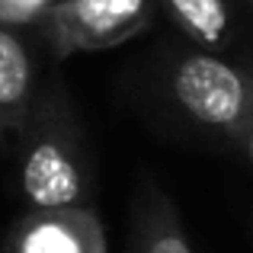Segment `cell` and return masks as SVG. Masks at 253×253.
Listing matches in <instances>:
<instances>
[{
    "label": "cell",
    "mask_w": 253,
    "mask_h": 253,
    "mask_svg": "<svg viewBox=\"0 0 253 253\" xmlns=\"http://www.w3.org/2000/svg\"><path fill=\"white\" fill-rule=\"evenodd\" d=\"M157 0H55L42 26L58 58L109 51L151 29Z\"/></svg>",
    "instance_id": "3"
},
{
    "label": "cell",
    "mask_w": 253,
    "mask_h": 253,
    "mask_svg": "<svg viewBox=\"0 0 253 253\" xmlns=\"http://www.w3.org/2000/svg\"><path fill=\"white\" fill-rule=\"evenodd\" d=\"M241 144H244V151H247V161L253 164V119H250L247 131H244V135H241Z\"/></svg>",
    "instance_id": "9"
},
{
    "label": "cell",
    "mask_w": 253,
    "mask_h": 253,
    "mask_svg": "<svg viewBox=\"0 0 253 253\" xmlns=\"http://www.w3.org/2000/svg\"><path fill=\"white\" fill-rule=\"evenodd\" d=\"M6 253H106V234L90 205L32 209L13 224Z\"/></svg>",
    "instance_id": "4"
},
{
    "label": "cell",
    "mask_w": 253,
    "mask_h": 253,
    "mask_svg": "<svg viewBox=\"0 0 253 253\" xmlns=\"http://www.w3.org/2000/svg\"><path fill=\"white\" fill-rule=\"evenodd\" d=\"M16 183L32 209H86L93 196L90 151L61 93L36 96L19 128Z\"/></svg>",
    "instance_id": "1"
},
{
    "label": "cell",
    "mask_w": 253,
    "mask_h": 253,
    "mask_svg": "<svg viewBox=\"0 0 253 253\" xmlns=\"http://www.w3.org/2000/svg\"><path fill=\"white\" fill-rule=\"evenodd\" d=\"M55 0H0V23L3 26H36L45 19Z\"/></svg>",
    "instance_id": "8"
},
{
    "label": "cell",
    "mask_w": 253,
    "mask_h": 253,
    "mask_svg": "<svg viewBox=\"0 0 253 253\" xmlns=\"http://www.w3.org/2000/svg\"><path fill=\"white\" fill-rule=\"evenodd\" d=\"M170 96L192 122L237 141L253 119V74L205 48L173 64Z\"/></svg>",
    "instance_id": "2"
},
{
    "label": "cell",
    "mask_w": 253,
    "mask_h": 253,
    "mask_svg": "<svg viewBox=\"0 0 253 253\" xmlns=\"http://www.w3.org/2000/svg\"><path fill=\"white\" fill-rule=\"evenodd\" d=\"M164 13L205 51L228 48L234 36V16L228 0H157Z\"/></svg>",
    "instance_id": "6"
},
{
    "label": "cell",
    "mask_w": 253,
    "mask_h": 253,
    "mask_svg": "<svg viewBox=\"0 0 253 253\" xmlns=\"http://www.w3.org/2000/svg\"><path fill=\"white\" fill-rule=\"evenodd\" d=\"M36 103V61L16 26L0 23V138L19 135Z\"/></svg>",
    "instance_id": "5"
},
{
    "label": "cell",
    "mask_w": 253,
    "mask_h": 253,
    "mask_svg": "<svg viewBox=\"0 0 253 253\" xmlns=\"http://www.w3.org/2000/svg\"><path fill=\"white\" fill-rule=\"evenodd\" d=\"M135 253H192L176 209L161 192H151V199H141Z\"/></svg>",
    "instance_id": "7"
}]
</instances>
